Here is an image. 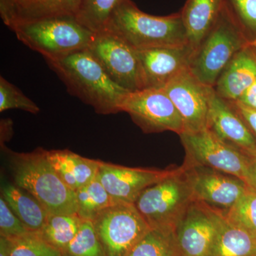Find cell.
Returning <instances> with one entry per match:
<instances>
[{
    "label": "cell",
    "mask_w": 256,
    "mask_h": 256,
    "mask_svg": "<svg viewBox=\"0 0 256 256\" xmlns=\"http://www.w3.org/2000/svg\"><path fill=\"white\" fill-rule=\"evenodd\" d=\"M9 240L10 256H64L63 252L50 245L36 232Z\"/></svg>",
    "instance_id": "obj_29"
},
{
    "label": "cell",
    "mask_w": 256,
    "mask_h": 256,
    "mask_svg": "<svg viewBox=\"0 0 256 256\" xmlns=\"http://www.w3.org/2000/svg\"><path fill=\"white\" fill-rule=\"evenodd\" d=\"M256 80V50L248 44L226 67L214 89L222 98L237 101Z\"/></svg>",
    "instance_id": "obj_17"
},
{
    "label": "cell",
    "mask_w": 256,
    "mask_h": 256,
    "mask_svg": "<svg viewBox=\"0 0 256 256\" xmlns=\"http://www.w3.org/2000/svg\"><path fill=\"white\" fill-rule=\"evenodd\" d=\"M47 159L70 190L76 192L97 176L101 161L84 158L68 150H46Z\"/></svg>",
    "instance_id": "obj_18"
},
{
    "label": "cell",
    "mask_w": 256,
    "mask_h": 256,
    "mask_svg": "<svg viewBox=\"0 0 256 256\" xmlns=\"http://www.w3.org/2000/svg\"><path fill=\"white\" fill-rule=\"evenodd\" d=\"M192 52L190 45L136 50L144 88H164L172 79L188 68Z\"/></svg>",
    "instance_id": "obj_16"
},
{
    "label": "cell",
    "mask_w": 256,
    "mask_h": 256,
    "mask_svg": "<svg viewBox=\"0 0 256 256\" xmlns=\"http://www.w3.org/2000/svg\"><path fill=\"white\" fill-rule=\"evenodd\" d=\"M194 200L226 216L246 191L247 184L234 175L201 165H182Z\"/></svg>",
    "instance_id": "obj_11"
},
{
    "label": "cell",
    "mask_w": 256,
    "mask_h": 256,
    "mask_svg": "<svg viewBox=\"0 0 256 256\" xmlns=\"http://www.w3.org/2000/svg\"><path fill=\"white\" fill-rule=\"evenodd\" d=\"M76 214L82 220H94L96 216L112 205L118 203L109 194L98 176L76 192Z\"/></svg>",
    "instance_id": "obj_24"
},
{
    "label": "cell",
    "mask_w": 256,
    "mask_h": 256,
    "mask_svg": "<svg viewBox=\"0 0 256 256\" xmlns=\"http://www.w3.org/2000/svg\"><path fill=\"white\" fill-rule=\"evenodd\" d=\"M64 254L68 256H106L92 220H82L78 233Z\"/></svg>",
    "instance_id": "obj_28"
},
{
    "label": "cell",
    "mask_w": 256,
    "mask_h": 256,
    "mask_svg": "<svg viewBox=\"0 0 256 256\" xmlns=\"http://www.w3.org/2000/svg\"><path fill=\"white\" fill-rule=\"evenodd\" d=\"M252 46L254 47V48H255V50H256V43H254V44H252Z\"/></svg>",
    "instance_id": "obj_38"
},
{
    "label": "cell",
    "mask_w": 256,
    "mask_h": 256,
    "mask_svg": "<svg viewBox=\"0 0 256 256\" xmlns=\"http://www.w3.org/2000/svg\"><path fill=\"white\" fill-rule=\"evenodd\" d=\"M248 44L224 6L214 26L192 52L188 70L202 84L214 88L234 56Z\"/></svg>",
    "instance_id": "obj_5"
},
{
    "label": "cell",
    "mask_w": 256,
    "mask_h": 256,
    "mask_svg": "<svg viewBox=\"0 0 256 256\" xmlns=\"http://www.w3.org/2000/svg\"><path fill=\"white\" fill-rule=\"evenodd\" d=\"M11 109H18L32 114L40 112L38 106L24 95L18 88L0 77V112Z\"/></svg>",
    "instance_id": "obj_31"
},
{
    "label": "cell",
    "mask_w": 256,
    "mask_h": 256,
    "mask_svg": "<svg viewBox=\"0 0 256 256\" xmlns=\"http://www.w3.org/2000/svg\"><path fill=\"white\" fill-rule=\"evenodd\" d=\"M45 60L68 92L94 108L98 114L120 112L121 104L129 92L112 82L88 48Z\"/></svg>",
    "instance_id": "obj_1"
},
{
    "label": "cell",
    "mask_w": 256,
    "mask_h": 256,
    "mask_svg": "<svg viewBox=\"0 0 256 256\" xmlns=\"http://www.w3.org/2000/svg\"><path fill=\"white\" fill-rule=\"evenodd\" d=\"M120 112L130 116L144 133L172 131L178 136L184 132L182 119L163 88H144L128 92Z\"/></svg>",
    "instance_id": "obj_9"
},
{
    "label": "cell",
    "mask_w": 256,
    "mask_h": 256,
    "mask_svg": "<svg viewBox=\"0 0 256 256\" xmlns=\"http://www.w3.org/2000/svg\"><path fill=\"white\" fill-rule=\"evenodd\" d=\"M106 256H128L150 227L133 204L118 202L92 220Z\"/></svg>",
    "instance_id": "obj_8"
},
{
    "label": "cell",
    "mask_w": 256,
    "mask_h": 256,
    "mask_svg": "<svg viewBox=\"0 0 256 256\" xmlns=\"http://www.w3.org/2000/svg\"><path fill=\"white\" fill-rule=\"evenodd\" d=\"M224 6L248 43H256V0H224Z\"/></svg>",
    "instance_id": "obj_27"
},
{
    "label": "cell",
    "mask_w": 256,
    "mask_h": 256,
    "mask_svg": "<svg viewBox=\"0 0 256 256\" xmlns=\"http://www.w3.org/2000/svg\"><path fill=\"white\" fill-rule=\"evenodd\" d=\"M8 28L18 41L41 54L44 60L60 58L87 50L96 36V33L72 16L16 20Z\"/></svg>",
    "instance_id": "obj_4"
},
{
    "label": "cell",
    "mask_w": 256,
    "mask_h": 256,
    "mask_svg": "<svg viewBox=\"0 0 256 256\" xmlns=\"http://www.w3.org/2000/svg\"><path fill=\"white\" fill-rule=\"evenodd\" d=\"M82 222L76 214H48L44 226L36 233L64 254L78 233Z\"/></svg>",
    "instance_id": "obj_23"
},
{
    "label": "cell",
    "mask_w": 256,
    "mask_h": 256,
    "mask_svg": "<svg viewBox=\"0 0 256 256\" xmlns=\"http://www.w3.org/2000/svg\"><path fill=\"white\" fill-rule=\"evenodd\" d=\"M194 200L190 182L182 166L144 190L133 204L151 228L175 230Z\"/></svg>",
    "instance_id": "obj_6"
},
{
    "label": "cell",
    "mask_w": 256,
    "mask_h": 256,
    "mask_svg": "<svg viewBox=\"0 0 256 256\" xmlns=\"http://www.w3.org/2000/svg\"><path fill=\"white\" fill-rule=\"evenodd\" d=\"M128 256H181L175 230L150 228Z\"/></svg>",
    "instance_id": "obj_25"
},
{
    "label": "cell",
    "mask_w": 256,
    "mask_h": 256,
    "mask_svg": "<svg viewBox=\"0 0 256 256\" xmlns=\"http://www.w3.org/2000/svg\"><path fill=\"white\" fill-rule=\"evenodd\" d=\"M214 212L216 235L210 256H256V234Z\"/></svg>",
    "instance_id": "obj_19"
},
{
    "label": "cell",
    "mask_w": 256,
    "mask_h": 256,
    "mask_svg": "<svg viewBox=\"0 0 256 256\" xmlns=\"http://www.w3.org/2000/svg\"><path fill=\"white\" fill-rule=\"evenodd\" d=\"M181 256H210L216 222L213 210L194 200L175 228Z\"/></svg>",
    "instance_id": "obj_13"
},
{
    "label": "cell",
    "mask_w": 256,
    "mask_h": 256,
    "mask_svg": "<svg viewBox=\"0 0 256 256\" xmlns=\"http://www.w3.org/2000/svg\"><path fill=\"white\" fill-rule=\"evenodd\" d=\"M252 188H256V158H252Z\"/></svg>",
    "instance_id": "obj_37"
},
{
    "label": "cell",
    "mask_w": 256,
    "mask_h": 256,
    "mask_svg": "<svg viewBox=\"0 0 256 256\" xmlns=\"http://www.w3.org/2000/svg\"><path fill=\"white\" fill-rule=\"evenodd\" d=\"M172 172V170L127 168L101 161L98 176L116 201L134 204L144 190Z\"/></svg>",
    "instance_id": "obj_15"
},
{
    "label": "cell",
    "mask_w": 256,
    "mask_h": 256,
    "mask_svg": "<svg viewBox=\"0 0 256 256\" xmlns=\"http://www.w3.org/2000/svg\"><path fill=\"white\" fill-rule=\"evenodd\" d=\"M20 218L11 210L4 198H0V236L13 240L30 233Z\"/></svg>",
    "instance_id": "obj_32"
},
{
    "label": "cell",
    "mask_w": 256,
    "mask_h": 256,
    "mask_svg": "<svg viewBox=\"0 0 256 256\" xmlns=\"http://www.w3.org/2000/svg\"><path fill=\"white\" fill-rule=\"evenodd\" d=\"M12 0H0V14L2 20L6 18L9 12Z\"/></svg>",
    "instance_id": "obj_36"
},
{
    "label": "cell",
    "mask_w": 256,
    "mask_h": 256,
    "mask_svg": "<svg viewBox=\"0 0 256 256\" xmlns=\"http://www.w3.org/2000/svg\"><path fill=\"white\" fill-rule=\"evenodd\" d=\"M206 128L232 148L250 158H256V138L230 101L214 89L210 96Z\"/></svg>",
    "instance_id": "obj_14"
},
{
    "label": "cell",
    "mask_w": 256,
    "mask_h": 256,
    "mask_svg": "<svg viewBox=\"0 0 256 256\" xmlns=\"http://www.w3.org/2000/svg\"><path fill=\"white\" fill-rule=\"evenodd\" d=\"M223 8L224 0H186L180 12L192 50L214 26Z\"/></svg>",
    "instance_id": "obj_20"
},
{
    "label": "cell",
    "mask_w": 256,
    "mask_h": 256,
    "mask_svg": "<svg viewBox=\"0 0 256 256\" xmlns=\"http://www.w3.org/2000/svg\"><path fill=\"white\" fill-rule=\"evenodd\" d=\"M163 89L182 119L184 132H196L206 128L214 88L202 84L188 68L172 79Z\"/></svg>",
    "instance_id": "obj_12"
},
{
    "label": "cell",
    "mask_w": 256,
    "mask_h": 256,
    "mask_svg": "<svg viewBox=\"0 0 256 256\" xmlns=\"http://www.w3.org/2000/svg\"><path fill=\"white\" fill-rule=\"evenodd\" d=\"M104 31L136 50L190 45L180 12L153 16L143 12L131 0H124L114 9Z\"/></svg>",
    "instance_id": "obj_2"
},
{
    "label": "cell",
    "mask_w": 256,
    "mask_h": 256,
    "mask_svg": "<svg viewBox=\"0 0 256 256\" xmlns=\"http://www.w3.org/2000/svg\"><path fill=\"white\" fill-rule=\"evenodd\" d=\"M237 101L242 105L256 110V80Z\"/></svg>",
    "instance_id": "obj_34"
},
{
    "label": "cell",
    "mask_w": 256,
    "mask_h": 256,
    "mask_svg": "<svg viewBox=\"0 0 256 256\" xmlns=\"http://www.w3.org/2000/svg\"><path fill=\"white\" fill-rule=\"evenodd\" d=\"M186 153L184 164L208 166L234 175L252 188V158L222 141L205 128L180 134Z\"/></svg>",
    "instance_id": "obj_7"
},
{
    "label": "cell",
    "mask_w": 256,
    "mask_h": 256,
    "mask_svg": "<svg viewBox=\"0 0 256 256\" xmlns=\"http://www.w3.org/2000/svg\"><path fill=\"white\" fill-rule=\"evenodd\" d=\"M10 168L15 185L34 197L48 214H76V192L57 174L47 159L46 150L11 152Z\"/></svg>",
    "instance_id": "obj_3"
},
{
    "label": "cell",
    "mask_w": 256,
    "mask_h": 256,
    "mask_svg": "<svg viewBox=\"0 0 256 256\" xmlns=\"http://www.w3.org/2000/svg\"><path fill=\"white\" fill-rule=\"evenodd\" d=\"M0 256H10V240L0 236Z\"/></svg>",
    "instance_id": "obj_35"
},
{
    "label": "cell",
    "mask_w": 256,
    "mask_h": 256,
    "mask_svg": "<svg viewBox=\"0 0 256 256\" xmlns=\"http://www.w3.org/2000/svg\"><path fill=\"white\" fill-rule=\"evenodd\" d=\"M82 0H12L9 12L2 20L6 26L16 20L53 16H75Z\"/></svg>",
    "instance_id": "obj_21"
},
{
    "label": "cell",
    "mask_w": 256,
    "mask_h": 256,
    "mask_svg": "<svg viewBox=\"0 0 256 256\" xmlns=\"http://www.w3.org/2000/svg\"><path fill=\"white\" fill-rule=\"evenodd\" d=\"M124 0H82L76 18L94 33L105 30L114 9Z\"/></svg>",
    "instance_id": "obj_26"
},
{
    "label": "cell",
    "mask_w": 256,
    "mask_h": 256,
    "mask_svg": "<svg viewBox=\"0 0 256 256\" xmlns=\"http://www.w3.org/2000/svg\"><path fill=\"white\" fill-rule=\"evenodd\" d=\"M225 216L230 222L256 234V188L248 186L246 191Z\"/></svg>",
    "instance_id": "obj_30"
},
{
    "label": "cell",
    "mask_w": 256,
    "mask_h": 256,
    "mask_svg": "<svg viewBox=\"0 0 256 256\" xmlns=\"http://www.w3.org/2000/svg\"><path fill=\"white\" fill-rule=\"evenodd\" d=\"M64 256H66V255H64Z\"/></svg>",
    "instance_id": "obj_39"
},
{
    "label": "cell",
    "mask_w": 256,
    "mask_h": 256,
    "mask_svg": "<svg viewBox=\"0 0 256 256\" xmlns=\"http://www.w3.org/2000/svg\"><path fill=\"white\" fill-rule=\"evenodd\" d=\"M88 50L119 86L129 92L144 89L137 52L118 36L108 31L96 33Z\"/></svg>",
    "instance_id": "obj_10"
},
{
    "label": "cell",
    "mask_w": 256,
    "mask_h": 256,
    "mask_svg": "<svg viewBox=\"0 0 256 256\" xmlns=\"http://www.w3.org/2000/svg\"><path fill=\"white\" fill-rule=\"evenodd\" d=\"M1 196L30 232L41 230L48 213L34 197L12 184H4L2 186Z\"/></svg>",
    "instance_id": "obj_22"
},
{
    "label": "cell",
    "mask_w": 256,
    "mask_h": 256,
    "mask_svg": "<svg viewBox=\"0 0 256 256\" xmlns=\"http://www.w3.org/2000/svg\"><path fill=\"white\" fill-rule=\"evenodd\" d=\"M230 102L256 138V110L242 105L238 101H230Z\"/></svg>",
    "instance_id": "obj_33"
}]
</instances>
